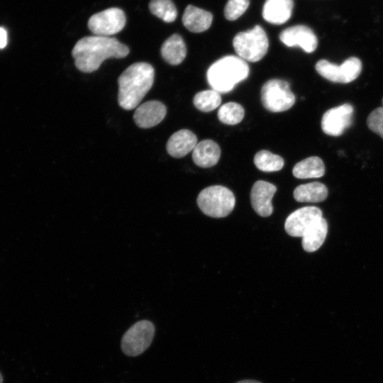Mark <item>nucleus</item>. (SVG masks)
<instances>
[{
    "label": "nucleus",
    "instance_id": "f257e3e1",
    "mask_svg": "<svg viewBox=\"0 0 383 383\" xmlns=\"http://www.w3.org/2000/svg\"><path fill=\"white\" fill-rule=\"evenodd\" d=\"M128 53L129 48L116 38L96 35L79 40L72 51L75 67L86 73L98 70L108 58H123Z\"/></svg>",
    "mask_w": 383,
    "mask_h": 383
},
{
    "label": "nucleus",
    "instance_id": "f03ea898",
    "mask_svg": "<svg viewBox=\"0 0 383 383\" xmlns=\"http://www.w3.org/2000/svg\"><path fill=\"white\" fill-rule=\"evenodd\" d=\"M155 70L147 62H136L126 68L118 79V101L121 108H136L151 89Z\"/></svg>",
    "mask_w": 383,
    "mask_h": 383
},
{
    "label": "nucleus",
    "instance_id": "7ed1b4c3",
    "mask_svg": "<svg viewBox=\"0 0 383 383\" xmlns=\"http://www.w3.org/2000/svg\"><path fill=\"white\" fill-rule=\"evenodd\" d=\"M246 61L238 56L226 55L214 62L206 72L209 86L219 93H228L249 74Z\"/></svg>",
    "mask_w": 383,
    "mask_h": 383
},
{
    "label": "nucleus",
    "instance_id": "20e7f679",
    "mask_svg": "<svg viewBox=\"0 0 383 383\" xmlns=\"http://www.w3.org/2000/svg\"><path fill=\"white\" fill-rule=\"evenodd\" d=\"M197 204L206 216L222 218L229 215L234 209L235 199L233 193L221 185L208 187L199 194Z\"/></svg>",
    "mask_w": 383,
    "mask_h": 383
},
{
    "label": "nucleus",
    "instance_id": "39448f33",
    "mask_svg": "<svg viewBox=\"0 0 383 383\" xmlns=\"http://www.w3.org/2000/svg\"><path fill=\"white\" fill-rule=\"evenodd\" d=\"M233 45L238 57L245 61L255 62L267 54L269 41L265 30L259 25L237 33Z\"/></svg>",
    "mask_w": 383,
    "mask_h": 383
},
{
    "label": "nucleus",
    "instance_id": "423d86ee",
    "mask_svg": "<svg viewBox=\"0 0 383 383\" xmlns=\"http://www.w3.org/2000/svg\"><path fill=\"white\" fill-rule=\"evenodd\" d=\"M263 106L271 112L289 109L295 103V96L288 82L279 79L267 81L261 89Z\"/></svg>",
    "mask_w": 383,
    "mask_h": 383
},
{
    "label": "nucleus",
    "instance_id": "0eeeda50",
    "mask_svg": "<svg viewBox=\"0 0 383 383\" xmlns=\"http://www.w3.org/2000/svg\"><path fill=\"white\" fill-rule=\"evenodd\" d=\"M155 335V326L148 320L133 324L124 333L121 347L123 353L130 357L140 355L150 345Z\"/></svg>",
    "mask_w": 383,
    "mask_h": 383
},
{
    "label": "nucleus",
    "instance_id": "6e6552de",
    "mask_svg": "<svg viewBox=\"0 0 383 383\" xmlns=\"http://www.w3.org/2000/svg\"><path fill=\"white\" fill-rule=\"evenodd\" d=\"M315 68L321 76L332 82L349 83L360 75L362 62L355 57L346 59L340 65L323 59L316 62Z\"/></svg>",
    "mask_w": 383,
    "mask_h": 383
},
{
    "label": "nucleus",
    "instance_id": "1a4fd4ad",
    "mask_svg": "<svg viewBox=\"0 0 383 383\" xmlns=\"http://www.w3.org/2000/svg\"><path fill=\"white\" fill-rule=\"evenodd\" d=\"M126 21L121 9L109 8L91 16L88 21V28L96 35L109 37L119 33Z\"/></svg>",
    "mask_w": 383,
    "mask_h": 383
},
{
    "label": "nucleus",
    "instance_id": "9d476101",
    "mask_svg": "<svg viewBox=\"0 0 383 383\" xmlns=\"http://www.w3.org/2000/svg\"><path fill=\"white\" fill-rule=\"evenodd\" d=\"M354 109L350 104H344L325 112L321 119V128L324 133L339 136L353 123Z\"/></svg>",
    "mask_w": 383,
    "mask_h": 383
},
{
    "label": "nucleus",
    "instance_id": "9b49d317",
    "mask_svg": "<svg viewBox=\"0 0 383 383\" xmlns=\"http://www.w3.org/2000/svg\"><path fill=\"white\" fill-rule=\"evenodd\" d=\"M322 218V211L316 206H304L292 212L284 224L286 232L293 237H302L314 223Z\"/></svg>",
    "mask_w": 383,
    "mask_h": 383
},
{
    "label": "nucleus",
    "instance_id": "f8f14e48",
    "mask_svg": "<svg viewBox=\"0 0 383 383\" xmlns=\"http://www.w3.org/2000/svg\"><path fill=\"white\" fill-rule=\"evenodd\" d=\"M280 40L288 47L299 46L307 53L313 52L318 45V39L313 31L304 25L287 28L279 34Z\"/></svg>",
    "mask_w": 383,
    "mask_h": 383
},
{
    "label": "nucleus",
    "instance_id": "ddd939ff",
    "mask_svg": "<svg viewBox=\"0 0 383 383\" xmlns=\"http://www.w3.org/2000/svg\"><path fill=\"white\" fill-rule=\"evenodd\" d=\"M276 191V187L270 182L262 180L255 182L250 192V201L253 209L258 215L267 217L272 214V199Z\"/></svg>",
    "mask_w": 383,
    "mask_h": 383
},
{
    "label": "nucleus",
    "instance_id": "4468645a",
    "mask_svg": "<svg viewBox=\"0 0 383 383\" xmlns=\"http://www.w3.org/2000/svg\"><path fill=\"white\" fill-rule=\"evenodd\" d=\"M167 109L159 101H148L136 107L133 114L135 124L142 128H149L160 123L166 116Z\"/></svg>",
    "mask_w": 383,
    "mask_h": 383
},
{
    "label": "nucleus",
    "instance_id": "2eb2a0df",
    "mask_svg": "<svg viewBox=\"0 0 383 383\" xmlns=\"http://www.w3.org/2000/svg\"><path fill=\"white\" fill-rule=\"evenodd\" d=\"M197 138L191 131L179 130L173 133L167 143V152L173 157L180 158L193 151Z\"/></svg>",
    "mask_w": 383,
    "mask_h": 383
},
{
    "label": "nucleus",
    "instance_id": "dca6fc26",
    "mask_svg": "<svg viewBox=\"0 0 383 383\" xmlns=\"http://www.w3.org/2000/svg\"><path fill=\"white\" fill-rule=\"evenodd\" d=\"M293 7V0H266L262 9V17L272 24H283L291 18Z\"/></svg>",
    "mask_w": 383,
    "mask_h": 383
},
{
    "label": "nucleus",
    "instance_id": "f3484780",
    "mask_svg": "<svg viewBox=\"0 0 383 383\" xmlns=\"http://www.w3.org/2000/svg\"><path fill=\"white\" fill-rule=\"evenodd\" d=\"M213 15L211 12L202 9L188 5L182 16L184 26L191 32L201 33L211 25Z\"/></svg>",
    "mask_w": 383,
    "mask_h": 383
},
{
    "label": "nucleus",
    "instance_id": "a211bd4d",
    "mask_svg": "<svg viewBox=\"0 0 383 383\" xmlns=\"http://www.w3.org/2000/svg\"><path fill=\"white\" fill-rule=\"evenodd\" d=\"M221 150L213 140L206 139L196 144L192 152L194 162L200 167H211L218 161Z\"/></svg>",
    "mask_w": 383,
    "mask_h": 383
},
{
    "label": "nucleus",
    "instance_id": "6ab92c4d",
    "mask_svg": "<svg viewBox=\"0 0 383 383\" xmlns=\"http://www.w3.org/2000/svg\"><path fill=\"white\" fill-rule=\"evenodd\" d=\"M161 55L172 65L182 63L187 55V47L181 35L175 33L170 36L162 45Z\"/></svg>",
    "mask_w": 383,
    "mask_h": 383
},
{
    "label": "nucleus",
    "instance_id": "aec40b11",
    "mask_svg": "<svg viewBox=\"0 0 383 383\" xmlns=\"http://www.w3.org/2000/svg\"><path fill=\"white\" fill-rule=\"evenodd\" d=\"M328 233V223L324 218L314 223L302 236V246L305 251L317 250L323 243Z\"/></svg>",
    "mask_w": 383,
    "mask_h": 383
},
{
    "label": "nucleus",
    "instance_id": "412c9836",
    "mask_svg": "<svg viewBox=\"0 0 383 383\" xmlns=\"http://www.w3.org/2000/svg\"><path fill=\"white\" fill-rule=\"evenodd\" d=\"M327 196L326 186L318 182L301 184L294 191V197L299 202H320L324 201Z\"/></svg>",
    "mask_w": 383,
    "mask_h": 383
},
{
    "label": "nucleus",
    "instance_id": "4be33fe9",
    "mask_svg": "<svg viewBox=\"0 0 383 383\" xmlns=\"http://www.w3.org/2000/svg\"><path fill=\"white\" fill-rule=\"evenodd\" d=\"M292 173L298 179L318 178L323 176L325 165L320 157L312 156L296 163Z\"/></svg>",
    "mask_w": 383,
    "mask_h": 383
},
{
    "label": "nucleus",
    "instance_id": "5701e85b",
    "mask_svg": "<svg viewBox=\"0 0 383 383\" xmlns=\"http://www.w3.org/2000/svg\"><path fill=\"white\" fill-rule=\"evenodd\" d=\"M254 163L257 169L263 172H276L280 170L284 166V160L277 155L262 150L257 152L254 157Z\"/></svg>",
    "mask_w": 383,
    "mask_h": 383
},
{
    "label": "nucleus",
    "instance_id": "b1692460",
    "mask_svg": "<svg viewBox=\"0 0 383 383\" xmlns=\"http://www.w3.org/2000/svg\"><path fill=\"white\" fill-rule=\"evenodd\" d=\"M194 105L199 110L209 112L216 109L221 103L220 93L214 89H207L196 93L193 99Z\"/></svg>",
    "mask_w": 383,
    "mask_h": 383
},
{
    "label": "nucleus",
    "instance_id": "393cba45",
    "mask_svg": "<svg viewBox=\"0 0 383 383\" xmlns=\"http://www.w3.org/2000/svg\"><path fill=\"white\" fill-rule=\"evenodd\" d=\"M151 13L167 23L173 22L177 11L172 0H151L149 4Z\"/></svg>",
    "mask_w": 383,
    "mask_h": 383
},
{
    "label": "nucleus",
    "instance_id": "a878e982",
    "mask_svg": "<svg viewBox=\"0 0 383 383\" xmlns=\"http://www.w3.org/2000/svg\"><path fill=\"white\" fill-rule=\"evenodd\" d=\"M245 115L243 106L235 102L222 105L218 111V118L223 123L235 125L240 123Z\"/></svg>",
    "mask_w": 383,
    "mask_h": 383
},
{
    "label": "nucleus",
    "instance_id": "bb28decb",
    "mask_svg": "<svg viewBox=\"0 0 383 383\" xmlns=\"http://www.w3.org/2000/svg\"><path fill=\"white\" fill-rule=\"evenodd\" d=\"M250 0H228L224 8V16L229 21L241 16L249 6Z\"/></svg>",
    "mask_w": 383,
    "mask_h": 383
},
{
    "label": "nucleus",
    "instance_id": "cd10ccee",
    "mask_svg": "<svg viewBox=\"0 0 383 383\" xmlns=\"http://www.w3.org/2000/svg\"><path fill=\"white\" fill-rule=\"evenodd\" d=\"M368 128L383 138V107H377L368 116Z\"/></svg>",
    "mask_w": 383,
    "mask_h": 383
},
{
    "label": "nucleus",
    "instance_id": "c85d7f7f",
    "mask_svg": "<svg viewBox=\"0 0 383 383\" xmlns=\"http://www.w3.org/2000/svg\"><path fill=\"white\" fill-rule=\"evenodd\" d=\"M7 44V33L3 28L0 27V49L4 48Z\"/></svg>",
    "mask_w": 383,
    "mask_h": 383
},
{
    "label": "nucleus",
    "instance_id": "c756f323",
    "mask_svg": "<svg viewBox=\"0 0 383 383\" xmlns=\"http://www.w3.org/2000/svg\"><path fill=\"white\" fill-rule=\"evenodd\" d=\"M236 383H262V382L256 381V380H252V379H244V380H240L239 382H237Z\"/></svg>",
    "mask_w": 383,
    "mask_h": 383
},
{
    "label": "nucleus",
    "instance_id": "7c9ffc66",
    "mask_svg": "<svg viewBox=\"0 0 383 383\" xmlns=\"http://www.w3.org/2000/svg\"><path fill=\"white\" fill-rule=\"evenodd\" d=\"M0 383H3V377L1 372H0Z\"/></svg>",
    "mask_w": 383,
    "mask_h": 383
},
{
    "label": "nucleus",
    "instance_id": "2f4dec72",
    "mask_svg": "<svg viewBox=\"0 0 383 383\" xmlns=\"http://www.w3.org/2000/svg\"><path fill=\"white\" fill-rule=\"evenodd\" d=\"M382 105H383V99H382ZM382 107H383V106H382Z\"/></svg>",
    "mask_w": 383,
    "mask_h": 383
}]
</instances>
